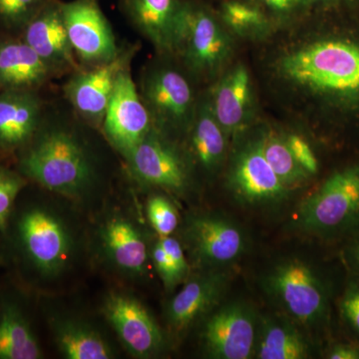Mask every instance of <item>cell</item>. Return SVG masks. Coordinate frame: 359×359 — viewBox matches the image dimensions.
Wrapping results in <instances>:
<instances>
[{
	"label": "cell",
	"instance_id": "11",
	"mask_svg": "<svg viewBox=\"0 0 359 359\" xmlns=\"http://www.w3.org/2000/svg\"><path fill=\"white\" fill-rule=\"evenodd\" d=\"M175 48L183 51L194 69L207 71L223 62L229 52V41L207 11L183 6L177 26Z\"/></svg>",
	"mask_w": 359,
	"mask_h": 359
},
{
	"label": "cell",
	"instance_id": "20",
	"mask_svg": "<svg viewBox=\"0 0 359 359\" xmlns=\"http://www.w3.org/2000/svg\"><path fill=\"white\" fill-rule=\"evenodd\" d=\"M145 96L156 114L166 121H184L192 107L190 85L180 73L173 70L153 73L146 81Z\"/></svg>",
	"mask_w": 359,
	"mask_h": 359
},
{
	"label": "cell",
	"instance_id": "16",
	"mask_svg": "<svg viewBox=\"0 0 359 359\" xmlns=\"http://www.w3.org/2000/svg\"><path fill=\"white\" fill-rule=\"evenodd\" d=\"M127 58L117 55L71 80L66 87V93L78 112L92 121H103L116 80L126 68Z\"/></svg>",
	"mask_w": 359,
	"mask_h": 359
},
{
	"label": "cell",
	"instance_id": "2",
	"mask_svg": "<svg viewBox=\"0 0 359 359\" xmlns=\"http://www.w3.org/2000/svg\"><path fill=\"white\" fill-rule=\"evenodd\" d=\"M287 79L316 93L359 99V45L321 40L285 56Z\"/></svg>",
	"mask_w": 359,
	"mask_h": 359
},
{
	"label": "cell",
	"instance_id": "26",
	"mask_svg": "<svg viewBox=\"0 0 359 359\" xmlns=\"http://www.w3.org/2000/svg\"><path fill=\"white\" fill-rule=\"evenodd\" d=\"M56 344L69 359H109L112 349L91 328L73 321H61L55 327Z\"/></svg>",
	"mask_w": 359,
	"mask_h": 359
},
{
	"label": "cell",
	"instance_id": "34",
	"mask_svg": "<svg viewBox=\"0 0 359 359\" xmlns=\"http://www.w3.org/2000/svg\"><path fill=\"white\" fill-rule=\"evenodd\" d=\"M152 257L156 271L166 290H174L180 283L184 282L178 271L175 268L173 262L168 256L166 250L161 245L159 241L154 245Z\"/></svg>",
	"mask_w": 359,
	"mask_h": 359
},
{
	"label": "cell",
	"instance_id": "36",
	"mask_svg": "<svg viewBox=\"0 0 359 359\" xmlns=\"http://www.w3.org/2000/svg\"><path fill=\"white\" fill-rule=\"evenodd\" d=\"M325 358L330 359H359V342H342L328 349Z\"/></svg>",
	"mask_w": 359,
	"mask_h": 359
},
{
	"label": "cell",
	"instance_id": "15",
	"mask_svg": "<svg viewBox=\"0 0 359 359\" xmlns=\"http://www.w3.org/2000/svg\"><path fill=\"white\" fill-rule=\"evenodd\" d=\"M316 351L313 335L283 314L259 313L254 358L306 359Z\"/></svg>",
	"mask_w": 359,
	"mask_h": 359
},
{
	"label": "cell",
	"instance_id": "31",
	"mask_svg": "<svg viewBox=\"0 0 359 359\" xmlns=\"http://www.w3.org/2000/svg\"><path fill=\"white\" fill-rule=\"evenodd\" d=\"M223 18L226 23L238 32L250 29L263 22V15L259 9L238 1L224 4Z\"/></svg>",
	"mask_w": 359,
	"mask_h": 359
},
{
	"label": "cell",
	"instance_id": "5",
	"mask_svg": "<svg viewBox=\"0 0 359 359\" xmlns=\"http://www.w3.org/2000/svg\"><path fill=\"white\" fill-rule=\"evenodd\" d=\"M184 240L200 271L231 269L250 248L245 229L219 212L190 217L184 226Z\"/></svg>",
	"mask_w": 359,
	"mask_h": 359
},
{
	"label": "cell",
	"instance_id": "35",
	"mask_svg": "<svg viewBox=\"0 0 359 359\" xmlns=\"http://www.w3.org/2000/svg\"><path fill=\"white\" fill-rule=\"evenodd\" d=\"M159 243L164 248V250H166L168 256L173 262L175 268L178 271L179 275L181 276L184 280H186L190 268H189L183 245L177 238H172L171 236L160 237Z\"/></svg>",
	"mask_w": 359,
	"mask_h": 359
},
{
	"label": "cell",
	"instance_id": "30",
	"mask_svg": "<svg viewBox=\"0 0 359 359\" xmlns=\"http://www.w3.org/2000/svg\"><path fill=\"white\" fill-rule=\"evenodd\" d=\"M340 318L359 342V275L353 273L339 297Z\"/></svg>",
	"mask_w": 359,
	"mask_h": 359
},
{
	"label": "cell",
	"instance_id": "28",
	"mask_svg": "<svg viewBox=\"0 0 359 359\" xmlns=\"http://www.w3.org/2000/svg\"><path fill=\"white\" fill-rule=\"evenodd\" d=\"M147 214L149 221L160 237L171 236L178 228V211L164 196L156 195L149 199Z\"/></svg>",
	"mask_w": 359,
	"mask_h": 359
},
{
	"label": "cell",
	"instance_id": "25",
	"mask_svg": "<svg viewBox=\"0 0 359 359\" xmlns=\"http://www.w3.org/2000/svg\"><path fill=\"white\" fill-rule=\"evenodd\" d=\"M224 132L212 108L205 106L196 120L191 148L198 163L205 171H216L223 163L226 150Z\"/></svg>",
	"mask_w": 359,
	"mask_h": 359
},
{
	"label": "cell",
	"instance_id": "4",
	"mask_svg": "<svg viewBox=\"0 0 359 359\" xmlns=\"http://www.w3.org/2000/svg\"><path fill=\"white\" fill-rule=\"evenodd\" d=\"M21 170L44 188L67 196L80 195L92 178L83 148L65 131L45 134L21 161Z\"/></svg>",
	"mask_w": 359,
	"mask_h": 359
},
{
	"label": "cell",
	"instance_id": "39",
	"mask_svg": "<svg viewBox=\"0 0 359 359\" xmlns=\"http://www.w3.org/2000/svg\"><path fill=\"white\" fill-rule=\"evenodd\" d=\"M297 2L302 4H311L313 2L318 1V0H297Z\"/></svg>",
	"mask_w": 359,
	"mask_h": 359
},
{
	"label": "cell",
	"instance_id": "14",
	"mask_svg": "<svg viewBox=\"0 0 359 359\" xmlns=\"http://www.w3.org/2000/svg\"><path fill=\"white\" fill-rule=\"evenodd\" d=\"M137 178L176 194L186 192L189 173L183 158L171 145L149 132L127 156Z\"/></svg>",
	"mask_w": 359,
	"mask_h": 359
},
{
	"label": "cell",
	"instance_id": "17",
	"mask_svg": "<svg viewBox=\"0 0 359 359\" xmlns=\"http://www.w3.org/2000/svg\"><path fill=\"white\" fill-rule=\"evenodd\" d=\"M25 41L50 67L74 65L61 7L42 6L26 25Z\"/></svg>",
	"mask_w": 359,
	"mask_h": 359
},
{
	"label": "cell",
	"instance_id": "33",
	"mask_svg": "<svg viewBox=\"0 0 359 359\" xmlns=\"http://www.w3.org/2000/svg\"><path fill=\"white\" fill-rule=\"evenodd\" d=\"M283 139L295 161L306 171V173L309 176L318 173V161L308 142L295 134L289 135Z\"/></svg>",
	"mask_w": 359,
	"mask_h": 359
},
{
	"label": "cell",
	"instance_id": "10",
	"mask_svg": "<svg viewBox=\"0 0 359 359\" xmlns=\"http://www.w3.org/2000/svg\"><path fill=\"white\" fill-rule=\"evenodd\" d=\"M61 7L73 51L88 62H108L117 54L114 35L94 0H74Z\"/></svg>",
	"mask_w": 359,
	"mask_h": 359
},
{
	"label": "cell",
	"instance_id": "23",
	"mask_svg": "<svg viewBox=\"0 0 359 359\" xmlns=\"http://www.w3.org/2000/svg\"><path fill=\"white\" fill-rule=\"evenodd\" d=\"M250 94V75L243 66H238L222 80L212 112L224 131L231 133L244 123Z\"/></svg>",
	"mask_w": 359,
	"mask_h": 359
},
{
	"label": "cell",
	"instance_id": "8",
	"mask_svg": "<svg viewBox=\"0 0 359 359\" xmlns=\"http://www.w3.org/2000/svg\"><path fill=\"white\" fill-rule=\"evenodd\" d=\"M103 124L107 138L126 157L151 131L147 108L142 102L127 68L116 80Z\"/></svg>",
	"mask_w": 359,
	"mask_h": 359
},
{
	"label": "cell",
	"instance_id": "38",
	"mask_svg": "<svg viewBox=\"0 0 359 359\" xmlns=\"http://www.w3.org/2000/svg\"><path fill=\"white\" fill-rule=\"evenodd\" d=\"M266 6L278 11H287L297 4V0H262Z\"/></svg>",
	"mask_w": 359,
	"mask_h": 359
},
{
	"label": "cell",
	"instance_id": "7",
	"mask_svg": "<svg viewBox=\"0 0 359 359\" xmlns=\"http://www.w3.org/2000/svg\"><path fill=\"white\" fill-rule=\"evenodd\" d=\"M228 189L238 205L262 212L282 209L292 193L269 166L259 140L247 144L236 154L228 174Z\"/></svg>",
	"mask_w": 359,
	"mask_h": 359
},
{
	"label": "cell",
	"instance_id": "22",
	"mask_svg": "<svg viewBox=\"0 0 359 359\" xmlns=\"http://www.w3.org/2000/svg\"><path fill=\"white\" fill-rule=\"evenodd\" d=\"M105 249L113 263L131 273H141L148 259L147 245L140 231L126 219H111L104 226Z\"/></svg>",
	"mask_w": 359,
	"mask_h": 359
},
{
	"label": "cell",
	"instance_id": "3",
	"mask_svg": "<svg viewBox=\"0 0 359 359\" xmlns=\"http://www.w3.org/2000/svg\"><path fill=\"white\" fill-rule=\"evenodd\" d=\"M290 229L309 237L334 240L359 231V165L334 172L302 201Z\"/></svg>",
	"mask_w": 359,
	"mask_h": 359
},
{
	"label": "cell",
	"instance_id": "27",
	"mask_svg": "<svg viewBox=\"0 0 359 359\" xmlns=\"http://www.w3.org/2000/svg\"><path fill=\"white\" fill-rule=\"evenodd\" d=\"M259 140L264 158L280 181L292 191L304 185L311 176L295 161L285 139L268 134Z\"/></svg>",
	"mask_w": 359,
	"mask_h": 359
},
{
	"label": "cell",
	"instance_id": "24",
	"mask_svg": "<svg viewBox=\"0 0 359 359\" xmlns=\"http://www.w3.org/2000/svg\"><path fill=\"white\" fill-rule=\"evenodd\" d=\"M42 351L20 311L6 306L0 313V359H39Z\"/></svg>",
	"mask_w": 359,
	"mask_h": 359
},
{
	"label": "cell",
	"instance_id": "32",
	"mask_svg": "<svg viewBox=\"0 0 359 359\" xmlns=\"http://www.w3.org/2000/svg\"><path fill=\"white\" fill-rule=\"evenodd\" d=\"M25 186L18 175L0 167V230L6 226L14 201Z\"/></svg>",
	"mask_w": 359,
	"mask_h": 359
},
{
	"label": "cell",
	"instance_id": "37",
	"mask_svg": "<svg viewBox=\"0 0 359 359\" xmlns=\"http://www.w3.org/2000/svg\"><path fill=\"white\" fill-rule=\"evenodd\" d=\"M344 261L353 273L359 275V231L351 235L344 250Z\"/></svg>",
	"mask_w": 359,
	"mask_h": 359
},
{
	"label": "cell",
	"instance_id": "29",
	"mask_svg": "<svg viewBox=\"0 0 359 359\" xmlns=\"http://www.w3.org/2000/svg\"><path fill=\"white\" fill-rule=\"evenodd\" d=\"M42 7V0H0V21L6 27H25Z\"/></svg>",
	"mask_w": 359,
	"mask_h": 359
},
{
	"label": "cell",
	"instance_id": "21",
	"mask_svg": "<svg viewBox=\"0 0 359 359\" xmlns=\"http://www.w3.org/2000/svg\"><path fill=\"white\" fill-rule=\"evenodd\" d=\"M135 25L160 49H172L182 7L177 0H127Z\"/></svg>",
	"mask_w": 359,
	"mask_h": 359
},
{
	"label": "cell",
	"instance_id": "9",
	"mask_svg": "<svg viewBox=\"0 0 359 359\" xmlns=\"http://www.w3.org/2000/svg\"><path fill=\"white\" fill-rule=\"evenodd\" d=\"M104 314L132 355L152 358L164 344L162 330L145 306L134 297L110 294L104 304Z\"/></svg>",
	"mask_w": 359,
	"mask_h": 359
},
{
	"label": "cell",
	"instance_id": "13",
	"mask_svg": "<svg viewBox=\"0 0 359 359\" xmlns=\"http://www.w3.org/2000/svg\"><path fill=\"white\" fill-rule=\"evenodd\" d=\"M20 233L26 254L45 273H54L69 256L70 240L63 224L41 209L26 212L20 222Z\"/></svg>",
	"mask_w": 359,
	"mask_h": 359
},
{
	"label": "cell",
	"instance_id": "1",
	"mask_svg": "<svg viewBox=\"0 0 359 359\" xmlns=\"http://www.w3.org/2000/svg\"><path fill=\"white\" fill-rule=\"evenodd\" d=\"M259 285L273 311L299 323L311 335L327 327L332 285L313 262L297 255L278 257L262 273Z\"/></svg>",
	"mask_w": 359,
	"mask_h": 359
},
{
	"label": "cell",
	"instance_id": "12",
	"mask_svg": "<svg viewBox=\"0 0 359 359\" xmlns=\"http://www.w3.org/2000/svg\"><path fill=\"white\" fill-rule=\"evenodd\" d=\"M231 278V269L200 271L187 280L167 308V320L174 332H186L204 320L224 301Z\"/></svg>",
	"mask_w": 359,
	"mask_h": 359
},
{
	"label": "cell",
	"instance_id": "6",
	"mask_svg": "<svg viewBox=\"0 0 359 359\" xmlns=\"http://www.w3.org/2000/svg\"><path fill=\"white\" fill-rule=\"evenodd\" d=\"M259 313L250 302H222L203 320L201 341L214 359L254 358Z\"/></svg>",
	"mask_w": 359,
	"mask_h": 359
},
{
	"label": "cell",
	"instance_id": "19",
	"mask_svg": "<svg viewBox=\"0 0 359 359\" xmlns=\"http://www.w3.org/2000/svg\"><path fill=\"white\" fill-rule=\"evenodd\" d=\"M50 66L25 41L0 42V89L30 90L43 83Z\"/></svg>",
	"mask_w": 359,
	"mask_h": 359
},
{
	"label": "cell",
	"instance_id": "18",
	"mask_svg": "<svg viewBox=\"0 0 359 359\" xmlns=\"http://www.w3.org/2000/svg\"><path fill=\"white\" fill-rule=\"evenodd\" d=\"M39 116V101L32 91L0 93V146L15 148L26 143L36 130Z\"/></svg>",
	"mask_w": 359,
	"mask_h": 359
}]
</instances>
